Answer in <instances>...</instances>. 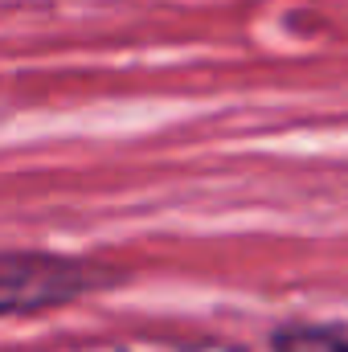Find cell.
Segmentation results:
<instances>
[{
    "label": "cell",
    "instance_id": "1",
    "mask_svg": "<svg viewBox=\"0 0 348 352\" xmlns=\"http://www.w3.org/2000/svg\"><path fill=\"white\" fill-rule=\"evenodd\" d=\"M90 287V270L50 254H4L0 258V316L41 311L66 303Z\"/></svg>",
    "mask_w": 348,
    "mask_h": 352
},
{
    "label": "cell",
    "instance_id": "2",
    "mask_svg": "<svg viewBox=\"0 0 348 352\" xmlns=\"http://www.w3.org/2000/svg\"><path fill=\"white\" fill-rule=\"evenodd\" d=\"M274 352H348V340L324 336V332H287Z\"/></svg>",
    "mask_w": 348,
    "mask_h": 352
}]
</instances>
